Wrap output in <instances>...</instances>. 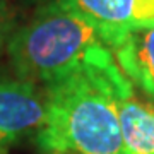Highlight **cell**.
Returning <instances> with one entry per match:
<instances>
[{
  "mask_svg": "<svg viewBox=\"0 0 154 154\" xmlns=\"http://www.w3.org/2000/svg\"><path fill=\"white\" fill-rule=\"evenodd\" d=\"M130 81L106 45L45 86L46 113L34 142L43 154H123L118 98Z\"/></svg>",
  "mask_w": 154,
  "mask_h": 154,
  "instance_id": "obj_1",
  "label": "cell"
},
{
  "mask_svg": "<svg viewBox=\"0 0 154 154\" xmlns=\"http://www.w3.org/2000/svg\"><path fill=\"white\" fill-rule=\"evenodd\" d=\"M98 45L105 43L84 17L57 2H43L31 21L12 31L7 53L17 79L45 88Z\"/></svg>",
  "mask_w": 154,
  "mask_h": 154,
  "instance_id": "obj_2",
  "label": "cell"
},
{
  "mask_svg": "<svg viewBox=\"0 0 154 154\" xmlns=\"http://www.w3.org/2000/svg\"><path fill=\"white\" fill-rule=\"evenodd\" d=\"M79 14L113 51L128 33L154 24V0H43Z\"/></svg>",
  "mask_w": 154,
  "mask_h": 154,
  "instance_id": "obj_3",
  "label": "cell"
},
{
  "mask_svg": "<svg viewBox=\"0 0 154 154\" xmlns=\"http://www.w3.org/2000/svg\"><path fill=\"white\" fill-rule=\"evenodd\" d=\"M46 98L38 86L0 75V154L36 135L45 122Z\"/></svg>",
  "mask_w": 154,
  "mask_h": 154,
  "instance_id": "obj_4",
  "label": "cell"
},
{
  "mask_svg": "<svg viewBox=\"0 0 154 154\" xmlns=\"http://www.w3.org/2000/svg\"><path fill=\"white\" fill-rule=\"evenodd\" d=\"M118 125L123 154H154V108L134 91V84L118 98Z\"/></svg>",
  "mask_w": 154,
  "mask_h": 154,
  "instance_id": "obj_5",
  "label": "cell"
},
{
  "mask_svg": "<svg viewBox=\"0 0 154 154\" xmlns=\"http://www.w3.org/2000/svg\"><path fill=\"white\" fill-rule=\"evenodd\" d=\"M113 55L127 79L154 101V24L128 33Z\"/></svg>",
  "mask_w": 154,
  "mask_h": 154,
  "instance_id": "obj_6",
  "label": "cell"
},
{
  "mask_svg": "<svg viewBox=\"0 0 154 154\" xmlns=\"http://www.w3.org/2000/svg\"><path fill=\"white\" fill-rule=\"evenodd\" d=\"M14 28V21H12V14L9 7L0 0V50L4 48L9 41Z\"/></svg>",
  "mask_w": 154,
  "mask_h": 154,
  "instance_id": "obj_7",
  "label": "cell"
}]
</instances>
